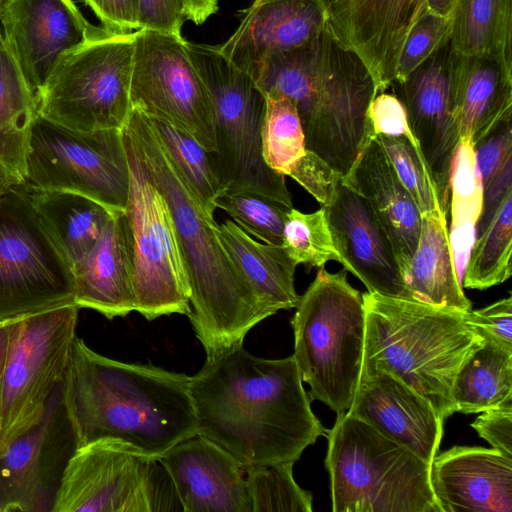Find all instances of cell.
Instances as JSON below:
<instances>
[{
  "instance_id": "1",
  "label": "cell",
  "mask_w": 512,
  "mask_h": 512,
  "mask_svg": "<svg viewBox=\"0 0 512 512\" xmlns=\"http://www.w3.org/2000/svg\"><path fill=\"white\" fill-rule=\"evenodd\" d=\"M302 382L293 355L266 359L241 345L206 359L190 378L197 434L244 466L295 463L327 431Z\"/></svg>"
},
{
  "instance_id": "2",
  "label": "cell",
  "mask_w": 512,
  "mask_h": 512,
  "mask_svg": "<svg viewBox=\"0 0 512 512\" xmlns=\"http://www.w3.org/2000/svg\"><path fill=\"white\" fill-rule=\"evenodd\" d=\"M190 378L105 357L76 336L62 395L77 448L115 439L158 459L197 434Z\"/></svg>"
},
{
  "instance_id": "3",
  "label": "cell",
  "mask_w": 512,
  "mask_h": 512,
  "mask_svg": "<svg viewBox=\"0 0 512 512\" xmlns=\"http://www.w3.org/2000/svg\"><path fill=\"white\" fill-rule=\"evenodd\" d=\"M125 125L168 205L190 289L188 317L206 359H213L243 345L247 333L275 312L232 261L214 217L167 154L148 117L132 108Z\"/></svg>"
},
{
  "instance_id": "4",
  "label": "cell",
  "mask_w": 512,
  "mask_h": 512,
  "mask_svg": "<svg viewBox=\"0 0 512 512\" xmlns=\"http://www.w3.org/2000/svg\"><path fill=\"white\" fill-rule=\"evenodd\" d=\"M252 77L264 94L279 93L293 101L306 149L341 177L375 137L369 116L378 94L375 82L359 56L329 27L305 46L268 55Z\"/></svg>"
},
{
  "instance_id": "5",
  "label": "cell",
  "mask_w": 512,
  "mask_h": 512,
  "mask_svg": "<svg viewBox=\"0 0 512 512\" xmlns=\"http://www.w3.org/2000/svg\"><path fill=\"white\" fill-rule=\"evenodd\" d=\"M362 297V365L391 372L424 397L443 420L450 417L457 411L452 396L456 375L484 343L466 323V311L370 292Z\"/></svg>"
},
{
  "instance_id": "6",
  "label": "cell",
  "mask_w": 512,
  "mask_h": 512,
  "mask_svg": "<svg viewBox=\"0 0 512 512\" xmlns=\"http://www.w3.org/2000/svg\"><path fill=\"white\" fill-rule=\"evenodd\" d=\"M347 270L318 268L300 296L291 320L294 358L309 399L336 415L347 412L359 384L366 334L362 294L347 280Z\"/></svg>"
},
{
  "instance_id": "7",
  "label": "cell",
  "mask_w": 512,
  "mask_h": 512,
  "mask_svg": "<svg viewBox=\"0 0 512 512\" xmlns=\"http://www.w3.org/2000/svg\"><path fill=\"white\" fill-rule=\"evenodd\" d=\"M325 436L334 512H440L431 464L410 449L348 412Z\"/></svg>"
},
{
  "instance_id": "8",
  "label": "cell",
  "mask_w": 512,
  "mask_h": 512,
  "mask_svg": "<svg viewBox=\"0 0 512 512\" xmlns=\"http://www.w3.org/2000/svg\"><path fill=\"white\" fill-rule=\"evenodd\" d=\"M186 46L212 102L217 146L213 154L225 191L260 194L293 208L285 176L272 170L262 154L266 95L218 46Z\"/></svg>"
},
{
  "instance_id": "9",
  "label": "cell",
  "mask_w": 512,
  "mask_h": 512,
  "mask_svg": "<svg viewBox=\"0 0 512 512\" xmlns=\"http://www.w3.org/2000/svg\"><path fill=\"white\" fill-rule=\"evenodd\" d=\"M132 33L101 27L64 53L37 96V112L79 131L122 129L132 110Z\"/></svg>"
},
{
  "instance_id": "10",
  "label": "cell",
  "mask_w": 512,
  "mask_h": 512,
  "mask_svg": "<svg viewBox=\"0 0 512 512\" xmlns=\"http://www.w3.org/2000/svg\"><path fill=\"white\" fill-rule=\"evenodd\" d=\"M129 168L124 215L132 258L135 311L147 320L191 312L190 289L168 205L153 183L132 132L122 128Z\"/></svg>"
},
{
  "instance_id": "11",
  "label": "cell",
  "mask_w": 512,
  "mask_h": 512,
  "mask_svg": "<svg viewBox=\"0 0 512 512\" xmlns=\"http://www.w3.org/2000/svg\"><path fill=\"white\" fill-rule=\"evenodd\" d=\"M22 185L89 197L123 213L129 168L122 129L74 130L38 112L31 123Z\"/></svg>"
},
{
  "instance_id": "12",
  "label": "cell",
  "mask_w": 512,
  "mask_h": 512,
  "mask_svg": "<svg viewBox=\"0 0 512 512\" xmlns=\"http://www.w3.org/2000/svg\"><path fill=\"white\" fill-rule=\"evenodd\" d=\"M74 303L13 318L0 398V451L42 418L70 361Z\"/></svg>"
},
{
  "instance_id": "13",
  "label": "cell",
  "mask_w": 512,
  "mask_h": 512,
  "mask_svg": "<svg viewBox=\"0 0 512 512\" xmlns=\"http://www.w3.org/2000/svg\"><path fill=\"white\" fill-rule=\"evenodd\" d=\"M182 511L157 458L115 439L76 449L65 468L52 512Z\"/></svg>"
},
{
  "instance_id": "14",
  "label": "cell",
  "mask_w": 512,
  "mask_h": 512,
  "mask_svg": "<svg viewBox=\"0 0 512 512\" xmlns=\"http://www.w3.org/2000/svg\"><path fill=\"white\" fill-rule=\"evenodd\" d=\"M74 303L73 271L20 183L0 193V321Z\"/></svg>"
},
{
  "instance_id": "15",
  "label": "cell",
  "mask_w": 512,
  "mask_h": 512,
  "mask_svg": "<svg viewBox=\"0 0 512 512\" xmlns=\"http://www.w3.org/2000/svg\"><path fill=\"white\" fill-rule=\"evenodd\" d=\"M130 85L132 108L191 134L216 153L214 111L182 35L138 29Z\"/></svg>"
},
{
  "instance_id": "16",
  "label": "cell",
  "mask_w": 512,
  "mask_h": 512,
  "mask_svg": "<svg viewBox=\"0 0 512 512\" xmlns=\"http://www.w3.org/2000/svg\"><path fill=\"white\" fill-rule=\"evenodd\" d=\"M76 449L60 384L40 421L0 451V512H52Z\"/></svg>"
},
{
  "instance_id": "17",
  "label": "cell",
  "mask_w": 512,
  "mask_h": 512,
  "mask_svg": "<svg viewBox=\"0 0 512 512\" xmlns=\"http://www.w3.org/2000/svg\"><path fill=\"white\" fill-rule=\"evenodd\" d=\"M450 42L412 71L393 82L395 96L406 111L410 129L418 141L431 173L440 210L450 207V178L461 137L451 103Z\"/></svg>"
},
{
  "instance_id": "18",
  "label": "cell",
  "mask_w": 512,
  "mask_h": 512,
  "mask_svg": "<svg viewBox=\"0 0 512 512\" xmlns=\"http://www.w3.org/2000/svg\"><path fill=\"white\" fill-rule=\"evenodd\" d=\"M0 24L36 101L61 56L100 28L85 19L73 0H4Z\"/></svg>"
},
{
  "instance_id": "19",
  "label": "cell",
  "mask_w": 512,
  "mask_h": 512,
  "mask_svg": "<svg viewBox=\"0 0 512 512\" xmlns=\"http://www.w3.org/2000/svg\"><path fill=\"white\" fill-rule=\"evenodd\" d=\"M328 27L369 70L378 94L395 79L403 43L427 11L426 0H328Z\"/></svg>"
},
{
  "instance_id": "20",
  "label": "cell",
  "mask_w": 512,
  "mask_h": 512,
  "mask_svg": "<svg viewBox=\"0 0 512 512\" xmlns=\"http://www.w3.org/2000/svg\"><path fill=\"white\" fill-rule=\"evenodd\" d=\"M341 264L368 292L414 300L392 243L364 198L339 181L322 206Z\"/></svg>"
},
{
  "instance_id": "21",
  "label": "cell",
  "mask_w": 512,
  "mask_h": 512,
  "mask_svg": "<svg viewBox=\"0 0 512 512\" xmlns=\"http://www.w3.org/2000/svg\"><path fill=\"white\" fill-rule=\"evenodd\" d=\"M347 412L430 464L439 450L444 420L424 397L381 367L362 365Z\"/></svg>"
},
{
  "instance_id": "22",
  "label": "cell",
  "mask_w": 512,
  "mask_h": 512,
  "mask_svg": "<svg viewBox=\"0 0 512 512\" xmlns=\"http://www.w3.org/2000/svg\"><path fill=\"white\" fill-rule=\"evenodd\" d=\"M183 512H252L245 466L196 434L162 454Z\"/></svg>"
},
{
  "instance_id": "23",
  "label": "cell",
  "mask_w": 512,
  "mask_h": 512,
  "mask_svg": "<svg viewBox=\"0 0 512 512\" xmlns=\"http://www.w3.org/2000/svg\"><path fill=\"white\" fill-rule=\"evenodd\" d=\"M328 0H254L222 54L252 75L270 54L305 46L328 27Z\"/></svg>"
},
{
  "instance_id": "24",
  "label": "cell",
  "mask_w": 512,
  "mask_h": 512,
  "mask_svg": "<svg viewBox=\"0 0 512 512\" xmlns=\"http://www.w3.org/2000/svg\"><path fill=\"white\" fill-rule=\"evenodd\" d=\"M430 481L440 512H512V457L494 448L453 446L436 454Z\"/></svg>"
},
{
  "instance_id": "25",
  "label": "cell",
  "mask_w": 512,
  "mask_h": 512,
  "mask_svg": "<svg viewBox=\"0 0 512 512\" xmlns=\"http://www.w3.org/2000/svg\"><path fill=\"white\" fill-rule=\"evenodd\" d=\"M342 183L369 204L392 243L403 276L417 248L422 214L376 136L342 177Z\"/></svg>"
},
{
  "instance_id": "26",
  "label": "cell",
  "mask_w": 512,
  "mask_h": 512,
  "mask_svg": "<svg viewBox=\"0 0 512 512\" xmlns=\"http://www.w3.org/2000/svg\"><path fill=\"white\" fill-rule=\"evenodd\" d=\"M74 304L109 320L135 311L132 258L124 212L113 214L91 251L73 269Z\"/></svg>"
},
{
  "instance_id": "27",
  "label": "cell",
  "mask_w": 512,
  "mask_h": 512,
  "mask_svg": "<svg viewBox=\"0 0 512 512\" xmlns=\"http://www.w3.org/2000/svg\"><path fill=\"white\" fill-rule=\"evenodd\" d=\"M450 79L452 111L461 138L468 137L475 145L511 121L512 69L491 58L452 50Z\"/></svg>"
},
{
  "instance_id": "28",
  "label": "cell",
  "mask_w": 512,
  "mask_h": 512,
  "mask_svg": "<svg viewBox=\"0 0 512 512\" xmlns=\"http://www.w3.org/2000/svg\"><path fill=\"white\" fill-rule=\"evenodd\" d=\"M403 279L414 300L459 311L471 310L452 254L447 216L422 214L419 240Z\"/></svg>"
},
{
  "instance_id": "29",
  "label": "cell",
  "mask_w": 512,
  "mask_h": 512,
  "mask_svg": "<svg viewBox=\"0 0 512 512\" xmlns=\"http://www.w3.org/2000/svg\"><path fill=\"white\" fill-rule=\"evenodd\" d=\"M219 238L234 264L275 313L296 308V262L283 245L258 242L234 221L217 225Z\"/></svg>"
},
{
  "instance_id": "30",
  "label": "cell",
  "mask_w": 512,
  "mask_h": 512,
  "mask_svg": "<svg viewBox=\"0 0 512 512\" xmlns=\"http://www.w3.org/2000/svg\"><path fill=\"white\" fill-rule=\"evenodd\" d=\"M27 190L41 220L73 269L94 247L113 213L81 194Z\"/></svg>"
},
{
  "instance_id": "31",
  "label": "cell",
  "mask_w": 512,
  "mask_h": 512,
  "mask_svg": "<svg viewBox=\"0 0 512 512\" xmlns=\"http://www.w3.org/2000/svg\"><path fill=\"white\" fill-rule=\"evenodd\" d=\"M451 21L453 51L512 69V0H457Z\"/></svg>"
},
{
  "instance_id": "32",
  "label": "cell",
  "mask_w": 512,
  "mask_h": 512,
  "mask_svg": "<svg viewBox=\"0 0 512 512\" xmlns=\"http://www.w3.org/2000/svg\"><path fill=\"white\" fill-rule=\"evenodd\" d=\"M37 101L0 29V163L21 182Z\"/></svg>"
},
{
  "instance_id": "33",
  "label": "cell",
  "mask_w": 512,
  "mask_h": 512,
  "mask_svg": "<svg viewBox=\"0 0 512 512\" xmlns=\"http://www.w3.org/2000/svg\"><path fill=\"white\" fill-rule=\"evenodd\" d=\"M460 367L452 396L457 411L481 413L512 402V347L488 336Z\"/></svg>"
},
{
  "instance_id": "34",
  "label": "cell",
  "mask_w": 512,
  "mask_h": 512,
  "mask_svg": "<svg viewBox=\"0 0 512 512\" xmlns=\"http://www.w3.org/2000/svg\"><path fill=\"white\" fill-rule=\"evenodd\" d=\"M482 198V181L474 144L468 137H462L451 170L449 207L451 212L449 239L461 282L475 240L476 224L482 210Z\"/></svg>"
},
{
  "instance_id": "35",
  "label": "cell",
  "mask_w": 512,
  "mask_h": 512,
  "mask_svg": "<svg viewBox=\"0 0 512 512\" xmlns=\"http://www.w3.org/2000/svg\"><path fill=\"white\" fill-rule=\"evenodd\" d=\"M512 192L485 229L475 237L462 276V287L485 290L511 276Z\"/></svg>"
},
{
  "instance_id": "36",
  "label": "cell",
  "mask_w": 512,
  "mask_h": 512,
  "mask_svg": "<svg viewBox=\"0 0 512 512\" xmlns=\"http://www.w3.org/2000/svg\"><path fill=\"white\" fill-rule=\"evenodd\" d=\"M147 117L162 146L197 195L202 207L213 216L215 201L225 191L214 154L185 130L163 119Z\"/></svg>"
},
{
  "instance_id": "37",
  "label": "cell",
  "mask_w": 512,
  "mask_h": 512,
  "mask_svg": "<svg viewBox=\"0 0 512 512\" xmlns=\"http://www.w3.org/2000/svg\"><path fill=\"white\" fill-rule=\"evenodd\" d=\"M261 129L262 154L266 164L284 176L305 154L306 143L295 104L279 93H267Z\"/></svg>"
},
{
  "instance_id": "38",
  "label": "cell",
  "mask_w": 512,
  "mask_h": 512,
  "mask_svg": "<svg viewBox=\"0 0 512 512\" xmlns=\"http://www.w3.org/2000/svg\"><path fill=\"white\" fill-rule=\"evenodd\" d=\"M291 462L245 466L252 512H311L312 494L293 478Z\"/></svg>"
},
{
  "instance_id": "39",
  "label": "cell",
  "mask_w": 512,
  "mask_h": 512,
  "mask_svg": "<svg viewBox=\"0 0 512 512\" xmlns=\"http://www.w3.org/2000/svg\"><path fill=\"white\" fill-rule=\"evenodd\" d=\"M250 236L265 244L282 245L289 207L248 191H224L215 201Z\"/></svg>"
},
{
  "instance_id": "40",
  "label": "cell",
  "mask_w": 512,
  "mask_h": 512,
  "mask_svg": "<svg viewBox=\"0 0 512 512\" xmlns=\"http://www.w3.org/2000/svg\"><path fill=\"white\" fill-rule=\"evenodd\" d=\"M282 245L297 265L321 268L332 260L341 264L323 207L312 213L289 209L284 222Z\"/></svg>"
},
{
  "instance_id": "41",
  "label": "cell",
  "mask_w": 512,
  "mask_h": 512,
  "mask_svg": "<svg viewBox=\"0 0 512 512\" xmlns=\"http://www.w3.org/2000/svg\"><path fill=\"white\" fill-rule=\"evenodd\" d=\"M375 136L421 214L440 209L436 188L417 139Z\"/></svg>"
},
{
  "instance_id": "42",
  "label": "cell",
  "mask_w": 512,
  "mask_h": 512,
  "mask_svg": "<svg viewBox=\"0 0 512 512\" xmlns=\"http://www.w3.org/2000/svg\"><path fill=\"white\" fill-rule=\"evenodd\" d=\"M451 17L426 11L411 27L400 51L394 82L403 81L412 71L450 42Z\"/></svg>"
},
{
  "instance_id": "43",
  "label": "cell",
  "mask_w": 512,
  "mask_h": 512,
  "mask_svg": "<svg viewBox=\"0 0 512 512\" xmlns=\"http://www.w3.org/2000/svg\"><path fill=\"white\" fill-rule=\"evenodd\" d=\"M288 176L299 183L322 206L331 200L341 176L313 152L305 154L293 165Z\"/></svg>"
},
{
  "instance_id": "44",
  "label": "cell",
  "mask_w": 512,
  "mask_h": 512,
  "mask_svg": "<svg viewBox=\"0 0 512 512\" xmlns=\"http://www.w3.org/2000/svg\"><path fill=\"white\" fill-rule=\"evenodd\" d=\"M138 29L181 35L187 18L185 0H133Z\"/></svg>"
},
{
  "instance_id": "45",
  "label": "cell",
  "mask_w": 512,
  "mask_h": 512,
  "mask_svg": "<svg viewBox=\"0 0 512 512\" xmlns=\"http://www.w3.org/2000/svg\"><path fill=\"white\" fill-rule=\"evenodd\" d=\"M474 150L483 187L509 161H512L511 121L501 124L491 134L475 144Z\"/></svg>"
},
{
  "instance_id": "46",
  "label": "cell",
  "mask_w": 512,
  "mask_h": 512,
  "mask_svg": "<svg viewBox=\"0 0 512 512\" xmlns=\"http://www.w3.org/2000/svg\"><path fill=\"white\" fill-rule=\"evenodd\" d=\"M465 321L481 336H488L512 347V297L501 299L479 310L464 313Z\"/></svg>"
},
{
  "instance_id": "47",
  "label": "cell",
  "mask_w": 512,
  "mask_h": 512,
  "mask_svg": "<svg viewBox=\"0 0 512 512\" xmlns=\"http://www.w3.org/2000/svg\"><path fill=\"white\" fill-rule=\"evenodd\" d=\"M369 116L375 135L415 138L404 106L394 94L384 92L377 94L370 104Z\"/></svg>"
},
{
  "instance_id": "48",
  "label": "cell",
  "mask_w": 512,
  "mask_h": 512,
  "mask_svg": "<svg viewBox=\"0 0 512 512\" xmlns=\"http://www.w3.org/2000/svg\"><path fill=\"white\" fill-rule=\"evenodd\" d=\"M471 427L492 448L512 457V402L481 412Z\"/></svg>"
},
{
  "instance_id": "49",
  "label": "cell",
  "mask_w": 512,
  "mask_h": 512,
  "mask_svg": "<svg viewBox=\"0 0 512 512\" xmlns=\"http://www.w3.org/2000/svg\"><path fill=\"white\" fill-rule=\"evenodd\" d=\"M103 28L113 33H132L138 30L133 0H84Z\"/></svg>"
},
{
  "instance_id": "50",
  "label": "cell",
  "mask_w": 512,
  "mask_h": 512,
  "mask_svg": "<svg viewBox=\"0 0 512 512\" xmlns=\"http://www.w3.org/2000/svg\"><path fill=\"white\" fill-rule=\"evenodd\" d=\"M187 18L195 24H202L217 11L218 0H185Z\"/></svg>"
},
{
  "instance_id": "51",
  "label": "cell",
  "mask_w": 512,
  "mask_h": 512,
  "mask_svg": "<svg viewBox=\"0 0 512 512\" xmlns=\"http://www.w3.org/2000/svg\"><path fill=\"white\" fill-rule=\"evenodd\" d=\"M13 319L0 321V398L10 343V330Z\"/></svg>"
},
{
  "instance_id": "52",
  "label": "cell",
  "mask_w": 512,
  "mask_h": 512,
  "mask_svg": "<svg viewBox=\"0 0 512 512\" xmlns=\"http://www.w3.org/2000/svg\"><path fill=\"white\" fill-rule=\"evenodd\" d=\"M457 0H426L427 11L441 17H451Z\"/></svg>"
},
{
  "instance_id": "53",
  "label": "cell",
  "mask_w": 512,
  "mask_h": 512,
  "mask_svg": "<svg viewBox=\"0 0 512 512\" xmlns=\"http://www.w3.org/2000/svg\"><path fill=\"white\" fill-rule=\"evenodd\" d=\"M21 182L0 163V193L11 185Z\"/></svg>"
},
{
  "instance_id": "54",
  "label": "cell",
  "mask_w": 512,
  "mask_h": 512,
  "mask_svg": "<svg viewBox=\"0 0 512 512\" xmlns=\"http://www.w3.org/2000/svg\"><path fill=\"white\" fill-rule=\"evenodd\" d=\"M3 1H4V0H0V6H1V4L3 3Z\"/></svg>"
}]
</instances>
